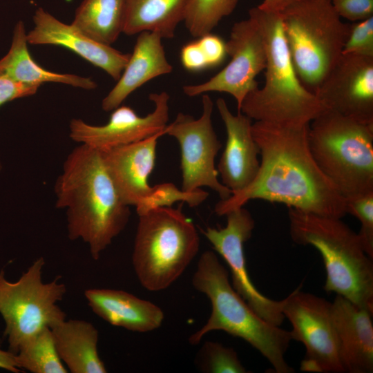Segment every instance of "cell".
<instances>
[{
    "instance_id": "cell-31",
    "label": "cell",
    "mask_w": 373,
    "mask_h": 373,
    "mask_svg": "<svg viewBox=\"0 0 373 373\" xmlns=\"http://www.w3.org/2000/svg\"><path fill=\"white\" fill-rule=\"evenodd\" d=\"M345 210L360 221L358 235L365 251L373 259V192L345 200Z\"/></svg>"
},
{
    "instance_id": "cell-15",
    "label": "cell",
    "mask_w": 373,
    "mask_h": 373,
    "mask_svg": "<svg viewBox=\"0 0 373 373\" xmlns=\"http://www.w3.org/2000/svg\"><path fill=\"white\" fill-rule=\"evenodd\" d=\"M154 110L140 117L131 107L119 106L113 110L107 124L91 125L81 119H73L69 124L70 137L77 142L100 151L143 140L164 131L169 117L166 91L151 93Z\"/></svg>"
},
{
    "instance_id": "cell-22",
    "label": "cell",
    "mask_w": 373,
    "mask_h": 373,
    "mask_svg": "<svg viewBox=\"0 0 373 373\" xmlns=\"http://www.w3.org/2000/svg\"><path fill=\"white\" fill-rule=\"evenodd\" d=\"M50 329L57 353L69 372H107L98 352L99 332L91 323L65 319Z\"/></svg>"
},
{
    "instance_id": "cell-9",
    "label": "cell",
    "mask_w": 373,
    "mask_h": 373,
    "mask_svg": "<svg viewBox=\"0 0 373 373\" xmlns=\"http://www.w3.org/2000/svg\"><path fill=\"white\" fill-rule=\"evenodd\" d=\"M44 266L43 257L36 259L16 281L8 280L4 270L0 271V314L5 323L8 350L14 354L32 336L66 318L57 305L66 287L59 282L60 276L44 283Z\"/></svg>"
},
{
    "instance_id": "cell-13",
    "label": "cell",
    "mask_w": 373,
    "mask_h": 373,
    "mask_svg": "<svg viewBox=\"0 0 373 373\" xmlns=\"http://www.w3.org/2000/svg\"><path fill=\"white\" fill-rule=\"evenodd\" d=\"M225 216L224 227H207L202 233L228 265L232 286L237 293L259 316L280 326L285 318L283 300H275L261 294L251 280L246 267L244 245L251 237L254 219L244 207L234 209Z\"/></svg>"
},
{
    "instance_id": "cell-11",
    "label": "cell",
    "mask_w": 373,
    "mask_h": 373,
    "mask_svg": "<svg viewBox=\"0 0 373 373\" xmlns=\"http://www.w3.org/2000/svg\"><path fill=\"white\" fill-rule=\"evenodd\" d=\"M202 114L198 119L179 113L164 129L165 135L175 138L180 149L181 189L192 191L207 186L226 200L231 191L218 179L215 159L222 144L213 129L211 115L213 102L207 94L202 97Z\"/></svg>"
},
{
    "instance_id": "cell-12",
    "label": "cell",
    "mask_w": 373,
    "mask_h": 373,
    "mask_svg": "<svg viewBox=\"0 0 373 373\" xmlns=\"http://www.w3.org/2000/svg\"><path fill=\"white\" fill-rule=\"evenodd\" d=\"M226 50L231 60L222 70L204 83L182 89L189 97L208 92L228 93L236 99L238 110L246 95L258 87L256 76L267 64L263 35L252 15L233 24Z\"/></svg>"
},
{
    "instance_id": "cell-37",
    "label": "cell",
    "mask_w": 373,
    "mask_h": 373,
    "mask_svg": "<svg viewBox=\"0 0 373 373\" xmlns=\"http://www.w3.org/2000/svg\"><path fill=\"white\" fill-rule=\"evenodd\" d=\"M1 164H0V170H1Z\"/></svg>"
},
{
    "instance_id": "cell-6",
    "label": "cell",
    "mask_w": 373,
    "mask_h": 373,
    "mask_svg": "<svg viewBox=\"0 0 373 373\" xmlns=\"http://www.w3.org/2000/svg\"><path fill=\"white\" fill-rule=\"evenodd\" d=\"M308 144L317 166L345 200L373 192V124L325 109L309 124Z\"/></svg>"
},
{
    "instance_id": "cell-18",
    "label": "cell",
    "mask_w": 373,
    "mask_h": 373,
    "mask_svg": "<svg viewBox=\"0 0 373 373\" xmlns=\"http://www.w3.org/2000/svg\"><path fill=\"white\" fill-rule=\"evenodd\" d=\"M164 135V131L160 132L139 142L101 151L115 186L128 206L139 207L151 193L149 178L154 169L158 139Z\"/></svg>"
},
{
    "instance_id": "cell-7",
    "label": "cell",
    "mask_w": 373,
    "mask_h": 373,
    "mask_svg": "<svg viewBox=\"0 0 373 373\" xmlns=\"http://www.w3.org/2000/svg\"><path fill=\"white\" fill-rule=\"evenodd\" d=\"M182 206L158 207L138 216L132 264L147 290L158 291L171 286L199 251L198 231Z\"/></svg>"
},
{
    "instance_id": "cell-8",
    "label": "cell",
    "mask_w": 373,
    "mask_h": 373,
    "mask_svg": "<svg viewBox=\"0 0 373 373\" xmlns=\"http://www.w3.org/2000/svg\"><path fill=\"white\" fill-rule=\"evenodd\" d=\"M280 15L294 68L314 93L342 55L350 24L331 0H296Z\"/></svg>"
},
{
    "instance_id": "cell-1",
    "label": "cell",
    "mask_w": 373,
    "mask_h": 373,
    "mask_svg": "<svg viewBox=\"0 0 373 373\" xmlns=\"http://www.w3.org/2000/svg\"><path fill=\"white\" fill-rule=\"evenodd\" d=\"M309 124L255 122L253 137L260 149V169L243 190L214 207L220 216L251 200L284 204L303 212L343 218L345 200L314 161L308 144Z\"/></svg>"
},
{
    "instance_id": "cell-35",
    "label": "cell",
    "mask_w": 373,
    "mask_h": 373,
    "mask_svg": "<svg viewBox=\"0 0 373 373\" xmlns=\"http://www.w3.org/2000/svg\"><path fill=\"white\" fill-rule=\"evenodd\" d=\"M0 369L11 372L12 373L23 372L17 364L15 356L13 353L8 350H4L1 347V340L0 338Z\"/></svg>"
},
{
    "instance_id": "cell-3",
    "label": "cell",
    "mask_w": 373,
    "mask_h": 373,
    "mask_svg": "<svg viewBox=\"0 0 373 373\" xmlns=\"http://www.w3.org/2000/svg\"><path fill=\"white\" fill-rule=\"evenodd\" d=\"M192 285L209 299L211 313L207 323L190 336L191 344H198L212 331H224L257 350L275 372H294L285 358L292 341L290 332L266 321L249 307L231 285L227 270L213 251L200 256Z\"/></svg>"
},
{
    "instance_id": "cell-5",
    "label": "cell",
    "mask_w": 373,
    "mask_h": 373,
    "mask_svg": "<svg viewBox=\"0 0 373 373\" xmlns=\"http://www.w3.org/2000/svg\"><path fill=\"white\" fill-rule=\"evenodd\" d=\"M292 240L311 245L322 256L326 279L323 289L373 312V262L359 236L341 218L289 208Z\"/></svg>"
},
{
    "instance_id": "cell-16",
    "label": "cell",
    "mask_w": 373,
    "mask_h": 373,
    "mask_svg": "<svg viewBox=\"0 0 373 373\" xmlns=\"http://www.w3.org/2000/svg\"><path fill=\"white\" fill-rule=\"evenodd\" d=\"M32 19L34 27L27 32L28 44L68 48L104 70L113 79H119L131 54L91 39L72 23H63L43 8L35 10Z\"/></svg>"
},
{
    "instance_id": "cell-28",
    "label": "cell",
    "mask_w": 373,
    "mask_h": 373,
    "mask_svg": "<svg viewBox=\"0 0 373 373\" xmlns=\"http://www.w3.org/2000/svg\"><path fill=\"white\" fill-rule=\"evenodd\" d=\"M227 55L226 41L211 32L185 44L182 51L184 65L193 72L216 67Z\"/></svg>"
},
{
    "instance_id": "cell-32",
    "label": "cell",
    "mask_w": 373,
    "mask_h": 373,
    "mask_svg": "<svg viewBox=\"0 0 373 373\" xmlns=\"http://www.w3.org/2000/svg\"><path fill=\"white\" fill-rule=\"evenodd\" d=\"M342 53L373 57V17L350 24Z\"/></svg>"
},
{
    "instance_id": "cell-23",
    "label": "cell",
    "mask_w": 373,
    "mask_h": 373,
    "mask_svg": "<svg viewBox=\"0 0 373 373\" xmlns=\"http://www.w3.org/2000/svg\"><path fill=\"white\" fill-rule=\"evenodd\" d=\"M27 32L22 21L15 26L9 50L0 59V73L18 82L40 87L44 83H59L86 90L97 88L95 81L74 74L57 73L40 66L28 49Z\"/></svg>"
},
{
    "instance_id": "cell-29",
    "label": "cell",
    "mask_w": 373,
    "mask_h": 373,
    "mask_svg": "<svg viewBox=\"0 0 373 373\" xmlns=\"http://www.w3.org/2000/svg\"><path fill=\"white\" fill-rule=\"evenodd\" d=\"M208 196L209 193L201 188L185 191L173 183H161L153 186L149 197L136 207V212L140 216L155 208L170 207L176 202H185L189 207H195L205 201Z\"/></svg>"
},
{
    "instance_id": "cell-26",
    "label": "cell",
    "mask_w": 373,
    "mask_h": 373,
    "mask_svg": "<svg viewBox=\"0 0 373 373\" xmlns=\"http://www.w3.org/2000/svg\"><path fill=\"white\" fill-rule=\"evenodd\" d=\"M18 367L32 373H67L54 343L50 328L46 327L21 345L15 354Z\"/></svg>"
},
{
    "instance_id": "cell-25",
    "label": "cell",
    "mask_w": 373,
    "mask_h": 373,
    "mask_svg": "<svg viewBox=\"0 0 373 373\" xmlns=\"http://www.w3.org/2000/svg\"><path fill=\"white\" fill-rule=\"evenodd\" d=\"M126 0H83L71 23L91 39L111 46L123 33Z\"/></svg>"
},
{
    "instance_id": "cell-2",
    "label": "cell",
    "mask_w": 373,
    "mask_h": 373,
    "mask_svg": "<svg viewBox=\"0 0 373 373\" xmlns=\"http://www.w3.org/2000/svg\"><path fill=\"white\" fill-rule=\"evenodd\" d=\"M56 207L66 213L70 240L81 239L97 260L126 227L131 211L119 195L102 151L81 144L65 160L55 184Z\"/></svg>"
},
{
    "instance_id": "cell-20",
    "label": "cell",
    "mask_w": 373,
    "mask_h": 373,
    "mask_svg": "<svg viewBox=\"0 0 373 373\" xmlns=\"http://www.w3.org/2000/svg\"><path fill=\"white\" fill-rule=\"evenodd\" d=\"M162 39L155 32L139 33L120 77L102 102L104 111H113L145 83L172 72L173 66L167 60Z\"/></svg>"
},
{
    "instance_id": "cell-30",
    "label": "cell",
    "mask_w": 373,
    "mask_h": 373,
    "mask_svg": "<svg viewBox=\"0 0 373 373\" xmlns=\"http://www.w3.org/2000/svg\"><path fill=\"white\" fill-rule=\"evenodd\" d=\"M197 361L198 367L204 372H249L243 366L233 348L217 342H205L198 352Z\"/></svg>"
},
{
    "instance_id": "cell-10",
    "label": "cell",
    "mask_w": 373,
    "mask_h": 373,
    "mask_svg": "<svg viewBox=\"0 0 373 373\" xmlns=\"http://www.w3.org/2000/svg\"><path fill=\"white\" fill-rule=\"evenodd\" d=\"M332 303L296 289L283 299V313L291 325L292 340L300 342L305 354L300 370L312 373H344L332 318Z\"/></svg>"
},
{
    "instance_id": "cell-24",
    "label": "cell",
    "mask_w": 373,
    "mask_h": 373,
    "mask_svg": "<svg viewBox=\"0 0 373 373\" xmlns=\"http://www.w3.org/2000/svg\"><path fill=\"white\" fill-rule=\"evenodd\" d=\"M189 0H126L123 33L134 35L143 31L158 33L162 39L175 36L183 21Z\"/></svg>"
},
{
    "instance_id": "cell-36",
    "label": "cell",
    "mask_w": 373,
    "mask_h": 373,
    "mask_svg": "<svg viewBox=\"0 0 373 373\" xmlns=\"http://www.w3.org/2000/svg\"><path fill=\"white\" fill-rule=\"evenodd\" d=\"M295 1L296 0H263L258 6L267 12L280 13Z\"/></svg>"
},
{
    "instance_id": "cell-27",
    "label": "cell",
    "mask_w": 373,
    "mask_h": 373,
    "mask_svg": "<svg viewBox=\"0 0 373 373\" xmlns=\"http://www.w3.org/2000/svg\"><path fill=\"white\" fill-rule=\"evenodd\" d=\"M239 0H189L183 21L190 35L199 38L211 33L225 17L231 15Z\"/></svg>"
},
{
    "instance_id": "cell-21",
    "label": "cell",
    "mask_w": 373,
    "mask_h": 373,
    "mask_svg": "<svg viewBox=\"0 0 373 373\" xmlns=\"http://www.w3.org/2000/svg\"><path fill=\"white\" fill-rule=\"evenodd\" d=\"M88 306L109 324L134 332H149L160 327L162 309L123 290L90 288L84 291Z\"/></svg>"
},
{
    "instance_id": "cell-14",
    "label": "cell",
    "mask_w": 373,
    "mask_h": 373,
    "mask_svg": "<svg viewBox=\"0 0 373 373\" xmlns=\"http://www.w3.org/2000/svg\"><path fill=\"white\" fill-rule=\"evenodd\" d=\"M314 94L325 109L373 124V57L342 53Z\"/></svg>"
},
{
    "instance_id": "cell-34",
    "label": "cell",
    "mask_w": 373,
    "mask_h": 373,
    "mask_svg": "<svg viewBox=\"0 0 373 373\" xmlns=\"http://www.w3.org/2000/svg\"><path fill=\"white\" fill-rule=\"evenodd\" d=\"M39 88L18 82L0 73V106L16 99L32 96Z\"/></svg>"
},
{
    "instance_id": "cell-4",
    "label": "cell",
    "mask_w": 373,
    "mask_h": 373,
    "mask_svg": "<svg viewBox=\"0 0 373 373\" xmlns=\"http://www.w3.org/2000/svg\"><path fill=\"white\" fill-rule=\"evenodd\" d=\"M249 14L258 23L267 50L265 84L248 93L238 110L255 122L309 124L325 108L300 81L284 36L280 13L258 6Z\"/></svg>"
},
{
    "instance_id": "cell-17",
    "label": "cell",
    "mask_w": 373,
    "mask_h": 373,
    "mask_svg": "<svg viewBox=\"0 0 373 373\" xmlns=\"http://www.w3.org/2000/svg\"><path fill=\"white\" fill-rule=\"evenodd\" d=\"M216 107L227 133L217 171L222 184L232 194L243 190L256 177L260 149L252 135L251 118L240 112L233 115L222 98L217 99Z\"/></svg>"
},
{
    "instance_id": "cell-33",
    "label": "cell",
    "mask_w": 373,
    "mask_h": 373,
    "mask_svg": "<svg viewBox=\"0 0 373 373\" xmlns=\"http://www.w3.org/2000/svg\"><path fill=\"white\" fill-rule=\"evenodd\" d=\"M342 18L351 21H360L373 17V0H331Z\"/></svg>"
},
{
    "instance_id": "cell-19",
    "label": "cell",
    "mask_w": 373,
    "mask_h": 373,
    "mask_svg": "<svg viewBox=\"0 0 373 373\" xmlns=\"http://www.w3.org/2000/svg\"><path fill=\"white\" fill-rule=\"evenodd\" d=\"M332 318L345 372H373V312L336 295Z\"/></svg>"
}]
</instances>
